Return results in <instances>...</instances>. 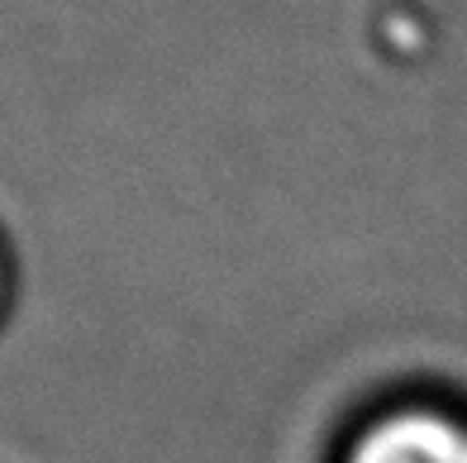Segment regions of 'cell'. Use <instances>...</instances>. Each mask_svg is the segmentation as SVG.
<instances>
[{"instance_id":"obj_1","label":"cell","mask_w":467,"mask_h":463,"mask_svg":"<svg viewBox=\"0 0 467 463\" xmlns=\"http://www.w3.org/2000/svg\"><path fill=\"white\" fill-rule=\"evenodd\" d=\"M338 463H467V416L443 402H396L358 426Z\"/></svg>"}]
</instances>
